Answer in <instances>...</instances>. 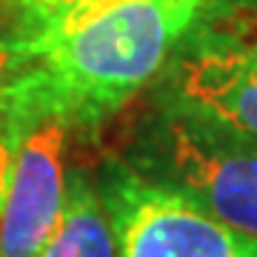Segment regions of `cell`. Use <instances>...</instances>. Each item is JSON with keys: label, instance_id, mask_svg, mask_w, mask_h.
<instances>
[{"label": "cell", "instance_id": "obj_1", "mask_svg": "<svg viewBox=\"0 0 257 257\" xmlns=\"http://www.w3.org/2000/svg\"><path fill=\"white\" fill-rule=\"evenodd\" d=\"M209 0H106L52 35L0 49L9 120L57 117L92 132L155 86Z\"/></svg>", "mask_w": 257, "mask_h": 257}, {"label": "cell", "instance_id": "obj_2", "mask_svg": "<svg viewBox=\"0 0 257 257\" xmlns=\"http://www.w3.org/2000/svg\"><path fill=\"white\" fill-rule=\"evenodd\" d=\"M123 160L257 240V138L152 94Z\"/></svg>", "mask_w": 257, "mask_h": 257}, {"label": "cell", "instance_id": "obj_3", "mask_svg": "<svg viewBox=\"0 0 257 257\" xmlns=\"http://www.w3.org/2000/svg\"><path fill=\"white\" fill-rule=\"evenodd\" d=\"M152 94L257 138V0H209Z\"/></svg>", "mask_w": 257, "mask_h": 257}, {"label": "cell", "instance_id": "obj_4", "mask_svg": "<svg viewBox=\"0 0 257 257\" xmlns=\"http://www.w3.org/2000/svg\"><path fill=\"white\" fill-rule=\"evenodd\" d=\"M94 186L109 211L117 257H257L254 237L143 177L123 157H109Z\"/></svg>", "mask_w": 257, "mask_h": 257}, {"label": "cell", "instance_id": "obj_5", "mask_svg": "<svg viewBox=\"0 0 257 257\" xmlns=\"http://www.w3.org/2000/svg\"><path fill=\"white\" fill-rule=\"evenodd\" d=\"M12 123L18 128V152L0 211V257H40L63 211L69 126L57 117Z\"/></svg>", "mask_w": 257, "mask_h": 257}, {"label": "cell", "instance_id": "obj_6", "mask_svg": "<svg viewBox=\"0 0 257 257\" xmlns=\"http://www.w3.org/2000/svg\"><path fill=\"white\" fill-rule=\"evenodd\" d=\"M40 257H117L109 211L83 169L66 172L63 211Z\"/></svg>", "mask_w": 257, "mask_h": 257}, {"label": "cell", "instance_id": "obj_7", "mask_svg": "<svg viewBox=\"0 0 257 257\" xmlns=\"http://www.w3.org/2000/svg\"><path fill=\"white\" fill-rule=\"evenodd\" d=\"M106 0H9L0 18V49L23 46L52 35L83 12Z\"/></svg>", "mask_w": 257, "mask_h": 257}, {"label": "cell", "instance_id": "obj_8", "mask_svg": "<svg viewBox=\"0 0 257 257\" xmlns=\"http://www.w3.org/2000/svg\"><path fill=\"white\" fill-rule=\"evenodd\" d=\"M15 152H18V128H15V123L6 117V111L0 109V211H3L6 192H9Z\"/></svg>", "mask_w": 257, "mask_h": 257}, {"label": "cell", "instance_id": "obj_9", "mask_svg": "<svg viewBox=\"0 0 257 257\" xmlns=\"http://www.w3.org/2000/svg\"><path fill=\"white\" fill-rule=\"evenodd\" d=\"M6 3H9V0H0V18H3V9H6Z\"/></svg>", "mask_w": 257, "mask_h": 257}]
</instances>
